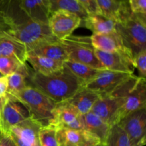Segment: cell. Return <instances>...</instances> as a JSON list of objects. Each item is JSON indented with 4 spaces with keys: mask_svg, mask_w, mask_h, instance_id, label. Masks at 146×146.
Listing matches in <instances>:
<instances>
[{
    "mask_svg": "<svg viewBox=\"0 0 146 146\" xmlns=\"http://www.w3.org/2000/svg\"><path fill=\"white\" fill-rule=\"evenodd\" d=\"M27 82L29 86L38 89L56 104L68 100L84 87L65 65L62 71L51 75L31 71Z\"/></svg>",
    "mask_w": 146,
    "mask_h": 146,
    "instance_id": "cell-1",
    "label": "cell"
},
{
    "mask_svg": "<svg viewBox=\"0 0 146 146\" xmlns=\"http://www.w3.org/2000/svg\"><path fill=\"white\" fill-rule=\"evenodd\" d=\"M115 29L133 57L146 50V14H134L128 3L125 4L116 21Z\"/></svg>",
    "mask_w": 146,
    "mask_h": 146,
    "instance_id": "cell-2",
    "label": "cell"
},
{
    "mask_svg": "<svg viewBox=\"0 0 146 146\" xmlns=\"http://www.w3.org/2000/svg\"><path fill=\"white\" fill-rule=\"evenodd\" d=\"M15 97L27 107L31 119L42 127L53 125L56 105L53 100L29 85Z\"/></svg>",
    "mask_w": 146,
    "mask_h": 146,
    "instance_id": "cell-3",
    "label": "cell"
},
{
    "mask_svg": "<svg viewBox=\"0 0 146 146\" xmlns=\"http://www.w3.org/2000/svg\"><path fill=\"white\" fill-rule=\"evenodd\" d=\"M7 32L25 45L27 51L41 43L59 41L53 35L48 24L34 21L27 14Z\"/></svg>",
    "mask_w": 146,
    "mask_h": 146,
    "instance_id": "cell-4",
    "label": "cell"
},
{
    "mask_svg": "<svg viewBox=\"0 0 146 146\" xmlns=\"http://www.w3.org/2000/svg\"><path fill=\"white\" fill-rule=\"evenodd\" d=\"M68 55V60L81 63L97 69L104 68L95 54L91 37L71 35L61 41Z\"/></svg>",
    "mask_w": 146,
    "mask_h": 146,
    "instance_id": "cell-5",
    "label": "cell"
},
{
    "mask_svg": "<svg viewBox=\"0 0 146 146\" xmlns=\"http://www.w3.org/2000/svg\"><path fill=\"white\" fill-rule=\"evenodd\" d=\"M30 118L27 107L15 96L7 94L0 113V133L9 134L11 127Z\"/></svg>",
    "mask_w": 146,
    "mask_h": 146,
    "instance_id": "cell-6",
    "label": "cell"
},
{
    "mask_svg": "<svg viewBox=\"0 0 146 146\" xmlns=\"http://www.w3.org/2000/svg\"><path fill=\"white\" fill-rule=\"evenodd\" d=\"M81 24L82 19L77 14L65 10H58L51 14L48 21L51 33L59 41L72 35Z\"/></svg>",
    "mask_w": 146,
    "mask_h": 146,
    "instance_id": "cell-7",
    "label": "cell"
},
{
    "mask_svg": "<svg viewBox=\"0 0 146 146\" xmlns=\"http://www.w3.org/2000/svg\"><path fill=\"white\" fill-rule=\"evenodd\" d=\"M118 124L128 135L131 146L145 145L146 108L128 114Z\"/></svg>",
    "mask_w": 146,
    "mask_h": 146,
    "instance_id": "cell-8",
    "label": "cell"
},
{
    "mask_svg": "<svg viewBox=\"0 0 146 146\" xmlns=\"http://www.w3.org/2000/svg\"><path fill=\"white\" fill-rule=\"evenodd\" d=\"M123 104V97L111 95L101 96L93 106L91 112L111 127L121 121Z\"/></svg>",
    "mask_w": 146,
    "mask_h": 146,
    "instance_id": "cell-9",
    "label": "cell"
},
{
    "mask_svg": "<svg viewBox=\"0 0 146 146\" xmlns=\"http://www.w3.org/2000/svg\"><path fill=\"white\" fill-rule=\"evenodd\" d=\"M133 75V74L104 69L94 80L84 87L97 93L101 96H108L112 94Z\"/></svg>",
    "mask_w": 146,
    "mask_h": 146,
    "instance_id": "cell-10",
    "label": "cell"
},
{
    "mask_svg": "<svg viewBox=\"0 0 146 146\" xmlns=\"http://www.w3.org/2000/svg\"><path fill=\"white\" fill-rule=\"evenodd\" d=\"M98 61L106 69L116 72L133 74L135 66L133 56L120 52H104L95 49Z\"/></svg>",
    "mask_w": 146,
    "mask_h": 146,
    "instance_id": "cell-11",
    "label": "cell"
},
{
    "mask_svg": "<svg viewBox=\"0 0 146 146\" xmlns=\"http://www.w3.org/2000/svg\"><path fill=\"white\" fill-rule=\"evenodd\" d=\"M41 125L31 118L11 127L9 135L17 146H41L39 131Z\"/></svg>",
    "mask_w": 146,
    "mask_h": 146,
    "instance_id": "cell-12",
    "label": "cell"
},
{
    "mask_svg": "<svg viewBox=\"0 0 146 146\" xmlns=\"http://www.w3.org/2000/svg\"><path fill=\"white\" fill-rule=\"evenodd\" d=\"M81 114L67 101L58 103L54 110L52 126L56 128L84 129Z\"/></svg>",
    "mask_w": 146,
    "mask_h": 146,
    "instance_id": "cell-13",
    "label": "cell"
},
{
    "mask_svg": "<svg viewBox=\"0 0 146 146\" xmlns=\"http://www.w3.org/2000/svg\"><path fill=\"white\" fill-rule=\"evenodd\" d=\"M124 104L121 111V119L128 114L146 108L145 78L138 76L135 84L123 96Z\"/></svg>",
    "mask_w": 146,
    "mask_h": 146,
    "instance_id": "cell-14",
    "label": "cell"
},
{
    "mask_svg": "<svg viewBox=\"0 0 146 146\" xmlns=\"http://www.w3.org/2000/svg\"><path fill=\"white\" fill-rule=\"evenodd\" d=\"M57 137L61 146H96L101 141L84 129L57 128Z\"/></svg>",
    "mask_w": 146,
    "mask_h": 146,
    "instance_id": "cell-15",
    "label": "cell"
},
{
    "mask_svg": "<svg viewBox=\"0 0 146 146\" xmlns=\"http://www.w3.org/2000/svg\"><path fill=\"white\" fill-rule=\"evenodd\" d=\"M90 37L95 49L104 52H120L133 55L131 51L125 46L116 29L107 34H92Z\"/></svg>",
    "mask_w": 146,
    "mask_h": 146,
    "instance_id": "cell-16",
    "label": "cell"
},
{
    "mask_svg": "<svg viewBox=\"0 0 146 146\" xmlns=\"http://www.w3.org/2000/svg\"><path fill=\"white\" fill-rule=\"evenodd\" d=\"M0 56L14 57L22 64H27V51L25 45L7 31H0Z\"/></svg>",
    "mask_w": 146,
    "mask_h": 146,
    "instance_id": "cell-17",
    "label": "cell"
},
{
    "mask_svg": "<svg viewBox=\"0 0 146 146\" xmlns=\"http://www.w3.org/2000/svg\"><path fill=\"white\" fill-rule=\"evenodd\" d=\"M27 54L41 56L63 62L68 60L66 51L61 41H48L37 44L27 50Z\"/></svg>",
    "mask_w": 146,
    "mask_h": 146,
    "instance_id": "cell-18",
    "label": "cell"
},
{
    "mask_svg": "<svg viewBox=\"0 0 146 146\" xmlns=\"http://www.w3.org/2000/svg\"><path fill=\"white\" fill-rule=\"evenodd\" d=\"M19 7L31 19L48 24L51 15L48 0H19Z\"/></svg>",
    "mask_w": 146,
    "mask_h": 146,
    "instance_id": "cell-19",
    "label": "cell"
},
{
    "mask_svg": "<svg viewBox=\"0 0 146 146\" xmlns=\"http://www.w3.org/2000/svg\"><path fill=\"white\" fill-rule=\"evenodd\" d=\"M27 63L30 64L34 72L46 76L56 74L64 68L63 61L33 54H27Z\"/></svg>",
    "mask_w": 146,
    "mask_h": 146,
    "instance_id": "cell-20",
    "label": "cell"
},
{
    "mask_svg": "<svg viewBox=\"0 0 146 146\" xmlns=\"http://www.w3.org/2000/svg\"><path fill=\"white\" fill-rule=\"evenodd\" d=\"M100 97L101 96L97 93L83 87L67 101L83 115L91 111L93 106Z\"/></svg>",
    "mask_w": 146,
    "mask_h": 146,
    "instance_id": "cell-21",
    "label": "cell"
},
{
    "mask_svg": "<svg viewBox=\"0 0 146 146\" xmlns=\"http://www.w3.org/2000/svg\"><path fill=\"white\" fill-rule=\"evenodd\" d=\"M84 129L96 137L104 143L108 135L111 126L92 112L81 115Z\"/></svg>",
    "mask_w": 146,
    "mask_h": 146,
    "instance_id": "cell-22",
    "label": "cell"
},
{
    "mask_svg": "<svg viewBox=\"0 0 146 146\" xmlns=\"http://www.w3.org/2000/svg\"><path fill=\"white\" fill-rule=\"evenodd\" d=\"M82 23L93 34H107L115 31L116 21L102 14H88Z\"/></svg>",
    "mask_w": 146,
    "mask_h": 146,
    "instance_id": "cell-23",
    "label": "cell"
},
{
    "mask_svg": "<svg viewBox=\"0 0 146 146\" xmlns=\"http://www.w3.org/2000/svg\"><path fill=\"white\" fill-rule=\"evenodd\" d=\"M64 65L82 83L84 86L94 80L99 74V73L104 70L97 69L90 66L71 60L66 61L64 62Z\"/></svg>",
    "mask_w": 146,
    "mask_h": 146,
    "instance_id": "cell-24",
    "label": "cell"
},
{
    "mask_svg": "<svg viewBox=\"0 0 146 146\" xmlns=\"http://www.w3.org/2000/svg\"><path fill=\"white\" fill-rule=\"evenodd\" d=\"M31 71L27 67V64H24L18 71L7 76L8 91L7 94L16 96L21 93L28 86L29 76Z\"/></svg>",
    "mask_w": 146,
    "mask_h": 146,
    "instance_id": "cell-25",
    "label": "cell"
},
{
    "mask_svg": "<svg viewBox=\"0 0 146 146\" xmlns=\"http://www.w3.org/2000/svg\"><path fill=\"white\" fill-rule=\"evenodd\" d=\"M48 1L51 14L58 10H65L77 14L82 21L88 16L77 0H48Z\"/></svg>",
    "mask_w": 146,
    "mask_h": 146,
    "instance_id": "cell-26",
    "label": "cell"
},
{
    "mask_svg": "<svg viewBox=\"0 0 146 146\" xmlns=\"http://www.w3.org/2000/svg\"><path fill=\"white\" fill-rule=\"evenodd\" d=\"M103 144L104 146H131L128 135L118 123L111 127Z\"/></svg>",
    "mask_w": 146,
    "mask_h": 146,
    "instance_id": "cell-27",
    "label": "cell"
},
{
    "mask_svg": "<svg viewBox=\"0 0 146 146\" xmlns=\"http://www.w3.org/2000/svg\"><path fill=\"white\" fill-rule=\"evenodd\" d=\"M96 1L103 15L112 19L115 21L119 19L121 10L125 4H121L116 0H96Z\"/></svg>",
    "mask_w": 146,
    "mask_h": 146,
    "instance_id": "cell-28",
    "label": "cell"
},
{
    "mask_svg": "<svg viewBox=\"0 0 146 146\" xmlns=\"http://www.w3.org/2000/svg\"><path fill=\"white\" fill-rule=\"evenodd\" d=\"M57 128L52 125L41 127L39 131V142L41 146H61L58 137Z\"/></svg>",
    "mask_w": 146,
    "mask_h": 146,
    "instance_id": "cell-29",
    "label": "cell"
},
{
    "mask_svg": "<svg viewBox=\"0 0 146 146\" xmlns=\"http://www.w3.org/2000/svg\"><path fill=\"white\" fill-rule=\"evenodd\" d=\"M14 26L11 16L10 0H0V31H8Z\"/></svg>",
    "mask_w": 146,
    "mask_h": 146,
    "instance_id": "cell-30",
    "label": "cell"
},
{
    "mask_svg": "<svg viewBox=\"0 0 146 146\" xmlns=\"http://www.w3.org/2000/svg\"><path fill=\"white\" fill-rule=\"evenodd\" d=\"M24 64L14 57L0 56V73L7 76L18 71Z\"/></svg>",
    "mask_w": 146,
    "mask_h": 146,
    "instance_id": "cell-31",
    "label": "cell"
},
{
    "mask_svg": "<svg viewBox=\"0 0 146 146\" xmlns=\"http://www.w3.org/2000/svg\"><path fill=\"white\" fill-rule=\"evenodd\" d=\"M135 68L138 71L140 76L145 78L146 77V50L141 51L133 57Z\"/></svg>",
    "mask_w": 146,
    "mask_h": 146,
    "instance_id": "cell-32",
    "label": "cell"
},
{
    "mask_svg": "<svg viewBox=\"0 0 146 146\" xmlns=\"http://www.w3.org/2000/svg\"><path fill=\"white\" fill-rule=\"evenodd\" d=\"M88 14H101L96 0H77Z\"/></svg>",
    "mask_w": 146,
    "mask_h": 146,
    "instance_id": "cell-33",
    "label": "cell"
},
{
    "mask_svg": "<svg viewBox=\"0 0 146 146\" xmlns=\"http://www.w3.org/2000/svg\"><path fill=\"white\" fill-rule=\"evenodd\" d=\"M128 5L134 14H146V0H128Z\"/></svg>",
    "mask_w": 146,
    "mask_h": 146,
    "instance_id": "cell-34",
    "label": "cell"
},
{
    "mask_svg": "<svg viewBox=\"0 0 146 146\" xmlns=\"http://www.w3.org/2000/svg\"><path fill=\"white\" fill-rule=\"evenodd\" d=\"M0 146H17L9 134L0 133Z\"/></svg>",
    "mask_w": 146,
    "mask_h": 146,
    "instance_id": "cell-35",
    "label": "cell"
},
{
    "mask_svg": "<svg viewBox=\"0 0 146 146\" xmlns=\"http://www.w3.org/2000/svg\"><path fill=\"white\" fill-rule=\"evenodd\" d=\"M8 91V80L7 76H1L0 78V98L5 97Z\"/></svg>",
    "mask_w": 146,
    "mask_h": 146,
    "instance_id": "cell-36",
    "label": "cell"
},
{
    "mask_svg": "<svg viewBox=\"0 0 146 146\" xmlns=\"http://www.w3.org/2000/svg\"><path fill=\"white\" fill-rule=\"evenodd\" d=\"M6 97H7V96L5 97H3V98H0V113H1V109H2V107L4 106V102H5Z\"/></svg>",
    "mask_w": 146,
    "mask_h": 146,
    "instance_id": "cell-37",
    "label": "cell"
},
{
    "mask_svg": "<svg viewBox=\"0 0 146 146\" xmlns=\"http://www.w3.org/2000/svg\"><path fill=\"white\" fill-rule=\"evenodd\" d=\"M118 2L121 3V4H127L128 3V0H116Z\"/></svg>",
    "mask_w": 146,
    "mask_h": 146,
    "instance_id": "cell-38",
    "label": "cell"
},
{
    "mask_svg": "<svg viewBox=\"0 0 146 146\" xmlns=\"http://www.w3.org/2000/svg\"><path fill=\"white\" fill-rule=\"evenodd\" d=\"M96 146H104V144H103V143H99L98 145H97Z\"/></svg>",
    "mask_w": 146,
    "mask_h": 146,
    "instance_id": "cell-39",
    "label": "cell"
},
{
    "mask_svg": "<svg viewBox=\"0 0 146 146\" xmlns=\"http://www.w3.org/2000/svg\"><path fill=\"white\" fill-rule=\"evenodd\" d=\"M1 76H3L2 75H1V73H0V78H1Z\"/></svg>",
    "mask_w": 146,
    "mask_h": 146,
    "instance_id": "cell-40",
    "label": "cell"
},
{
    "mask_svg": "<svg viewBox=\"0 0 146 146\" xmlns=\"http://www.w3.org/2000/svg\"><path fill=\"white\" fill-rule=\"evenodd\" d=\"M136 146H142V145H136Z\"/></svg>",
    "mask_w": 146,
    "mask_h": 146,
    "instance_id": "cell-41",
    "label": "cell"
}]
</instances>
